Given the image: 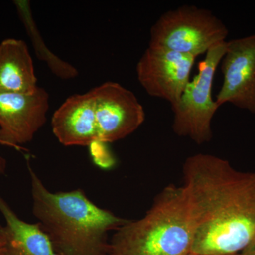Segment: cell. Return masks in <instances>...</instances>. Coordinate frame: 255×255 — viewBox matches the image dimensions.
Masks as SVG:
<instances>
[{"label": "cell", "mask_w": 255, "mask_h": 255, "mask_svg": "<svg viewBox=\"0 0 255 255\" xmlns=\"http://www.w3.org/2000/svg\"><path fill=\"white\" fill-rule=\"evenodd\" d=\"M0 143H1V141H0ZM4 159L0 158V174L2 173L3 170H4Z\"/></svg>", "instance_id": "cell-15"}, {"label": "cell", "mask_w": 255, "mask_h": 255, "mask_svg": "<svg viewBox=\"0 0 255 255\" xmlns=\"http://www.w3.org/2000/svg\"><path fill=\"white\" fill-rule=\"evenodd\" d=\"M52 130L65 146H88L99 141L91 91L68 97L52 117Z\"/></svg>", "instance_id": "cell-10"}, {"label": "cell", "mask_w": 255, "mask_h": 255, "mask_svg": "<svg viewBox=\"0 0 255 255\" xmlns=\"http://www.w3.org/2000/svg\"><path fill=\"white\" fill-rule=\"evenodd\" d=\"M37 79L29 50L22 40L8 38L0 43V91L36 92Z\"/></svg>", "instance_id": "cell-12"}, {"label": "cell", "mask_w": 255, "mask_h": 255, "mask_svg": "<svg viewBox=\"0 0 255 255\" xmlns=\"http://www.w3.org/2000/svg\"><path fill=\"white\" fill-rule=\"evenodd\" d=\"M33 214L56 255H109L108 233L130 220L99 207L82 189L50 192L28 167Z\"/></svg>", "instance_id": "cell-2"}, {"label": "cell", "mask_w": 255, "mask_h": 255, "mask_svg": "<svg viewBox=\"0 0 255 255\" xmlns=\"http://www.w3.org/2000/svg\"><path fill=\"white\" fill-rule=\"evenodd\" d=\"M195 57L148 46L137 62L139 83L147 95L177 103L190 82Z\"/></svg>", "instance_id": "cell-6"}, {"label": "cell", "mask_w": 255, "mask_h": 255, "mask_svg": "<svg viewBox=\"0 0 255 255\" xmlns=\"http://www.w3.org/2000/svg\"><path fill=\"white\" fill-rule=\"evenodd\" d=\"M193 241L191 253L239 254L255 235V172L196 154L183 166Z\"/></svg>", "instance_id": "cell-1"}, {"label": "cell", "mask_w": 255, "mask_h": 255, "mask_svg": "<svg viewBox=\"0 0 255 255\" xmlns=\"http://www.w3.org/2000/svg\"><path fill=\"white\" fill-rule=\"evenodd\" d=\"M192 241L185 189L171 184L156 196L142 219L129 221L116 231L109 255H186Z\"/></svg>", "instance_id": "cell-3"}, {"label": "cell", "mask_w": 255, "mask_h": 255, "mask_svg": "<svg viewBox=\"0 0 255 255\" xmlns=\"http://www.w3.org/2000/svg\"><path fill=\"white\" fill-rule=\"evenodd\" d=\"M4 239L2 233L0 231V255H4Z\"/></svg>", "instance_id": "cell-14"}, {"label": "cell", "mask_w": 255, "mask_h": 255, "mask_svg": "<svg viewBox=\"0 0 255 255\" xmlns=\"http://www.w3.org/2000/svg\"><path fill=\"white\" fill-rule=\"evenodd\" d=\"M186 255H199V254H194V253H188V254ZM240 255V254H233V255Z\"/></svg>", "instance_id": "cell-16"}, {"label": "cell", "mask_w": 255, "mask_h": 255, "mask_svg": "<svg viewBox=\"0 0 255 255\" xmlns=\"http://www.w3.org/2000/svg\"><path fill=\"white\" fill-rule=\"evenodd\" d=\"M227 26L210 10L184 5L159 16L150 29L149 46L197 58L226 41Z\"/></svg>", "instance_id": "cell-4"}, {"label": "cell", "mask_w": 255, "mask_h": 255, "mask_svg": "<svg viewBox=\"0 0 255 255\" xmlns=\"http://www.w3.org/2000/svg\"><path fill=\"white\" fill-rule=\"evenodd\" d=\"M227 41L210 48L199 64V73L189 82L177 103L172 106V128L177 135L188 137L198 145L212 138L211 123L220 108L212 97L216 70L226 50Z\"/></svg>", "instance_id": "cell-5"}, {"label": "cell", "mask_w": 255, "mask_h": 255, "mask_svg": "<svg viewBox=\"0 0 255 255\" xmlns=\"http://www.w3.org/2000/svg\"><path fill=\"white\" fill-rule=\"evenodd\" d=\"M221 65L223 82L216 96L218 106L231 104L255 114V33L227 41Z\"/></svg>", "instance_id": "cell-8"}, {"label": "cell", "mask_w": 255, "mask_h": 255, "mask_svg": "<svg viewBox=\"0 0 255 255\" xmlns=\"http://www.w3.org/2000/svg\"><path fill=\"white\" fill-rule=\"evenodd\" d=\"M99 141L122 140L143 124L145 112L133 92L120 84L107 82L92 89Z\"/></svg>", "instance_id": "cell-7"}, {"label": "cell", "mask_w": 255, "mask_h": 255, "mask_svg": "<svg viewBox=\"0 0 255 255\" xmlns=\"http://www.w3.org/2000/svg\"><path fill=\"white\" fill-rule=\"evenodd\" d=\"M49 96L38 87L33 93L0 91V141L17 147L31 141L45 124Z\"/></svg>", "instance_id": "cell-9"}, {"label": "cell", "mask_w": 255, "mask_h": 255, "mask_svg": "<svg viewBox=\"0 0 255 255\" xmlns=\"http://www.w3.org/2000/svg\"><path fill=\"white\" fill-rule=\"evenodd\" d=\"M0 212L6 221L4 226H0L4 239V255H56L40 225L20 219L1 195Z\"/></svg>", "instance_id": "cell-11"}, {"label": "cell", "mask_w": 255, "mask_h": 255, "mask_svg": "<svg viewBox=\"0 0 255 255\" xmlns=\"http://www.w3.org/2000/svg\"><path fill=\"white\" fill-rule=\"evenodd\" d=\"M240 255H255V235L248 246L239 253Z\"/></svg>", "instance_id": "cell-13"}]
</instances>
